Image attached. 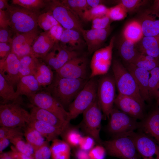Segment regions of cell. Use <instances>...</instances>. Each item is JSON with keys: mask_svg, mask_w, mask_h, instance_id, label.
<instances>
[{"mask_svg": "<svg viewBox=\"0 0 159 159\" xmlns=\"http://www.w3.org/2000/svg\"><path fill=\"white\" fill-rule=\"evenodd\" d=\"M87 81L61 77L56 73L52 83L45 87L46 91L64 107L69 105Z\"/></svg>", "mask_w": 159, "mask_h": 159, "instance_id": "cell-1", "label": "cell"}, {"mask_svg": "<svg viewBox=\"0 0 159 159\" xmlns=\"http://www.w3.org/2000/svg\"><path fill=\"white\" fill-rule=\"evenodd\" d=\"M112 69L118 94L132 97L145 105L134 77L125 67L118 60H115Z\"/></svg>", "mask_w": 159, "mask_h": 159, "instance_id": "cell-2", "label": "cell"}, {"mask_svg": "<svg viewBox=\"0 0 159 159\" xmlns=\"http://www.w3.org/2000/svg\"><path fill=\"white\" fill-rule=\"evenodd\" d=\"M6 10L9 19V26L17 33L28 32L37 28L40 13L9 4Z\"/></svg>", "mask_w": 159, "mask_h": 159, "instance_id": "cell-3", "label": "cell"}, {"mask_svg": "<svg viewBox=\"0 0 159 159\" xmlns=\"http://www.w3.org/2000/svg\"><path fill=\"white\" fill-rule=\"evenodd\" d=\"M21 102L2 103L0 105V126L24 128L31 119L30 112L22 107Z\"/></svg>", "mask_w": 159, "mask_h": 159, "instance_id": "cell-4", "label": "cell"}, {"mask_svg": "<svg viewBox=\"0 0 159 159\" xmlns=\"http://www.w3.org/2000/svg\"><path fill=\"white\" fill-rule=\"evenodd\" d=\"M102 145L111 156L121 159L140 158L132 139L126 133L115 135L112 139L103 142Z\"/></svg>", "mask_w": 159, "mask_h": 159, "instance_id": "cell-5", "label": "cell"}, {"mask_svg": "<svg viewBox=\"0 0 159 159\" xmlns=\"http://www.w3.org/2000/svg\"><path fill=\"white\" fill-rule=\"evenodd\" d=\"M98 81L90 78L69 105L70 120L76 117L89 107L97 99Z\"/></svg>", "mask_w": 159, "mask_h": 159, "instance_id": "cell-6", "label": "cell"}, {"mask_svg": "<svg viewBox=\"0 0 159 159\" xmlns=\"http://www.w3.org/2000/svg\"><path fill=\"white\" fill-rule=\"evenodd\" d=\"M49 11L64 29L77 30L81 34L83 29L81 20L70 8L57 0H49L46 11Z\"/></svg>", "mask_w": 159, "mask_h": 159, "instance_id": "cell-7", "label": "cell"}, {"mask_svg": "<svg viewBox=\"0 0 159 159\" xmlns=\"http://www.w3.org/2000/svg\"><path fill=\"white\" fill-rule=\"evenodd\" d=\"M116 85L113 77L105 75L98 81L97 98L105 116L109 118L116 98Z\"/></svg>", "mask_w": 159, "mask_h": 159, "instance_id": "cell-8", "label": "cell"}, {"mask_svg": "<svg viewBox=\"0 0 159 159\" xmlns=\"http://www.w3.org/2000/svg\"><path fill=\"white\" fill-rule=\"evenodd\" d=\"M28 98L31 104L52 113L64 122H70L68 112L48 92H39Z\"/></svg>", "mask_w": 159, "mask_h": 159, "instance_id": "cell-9", "label": "cell"}, {"mask_svg": "<svg viewBox=\"0 0 159 159\" xmlns=\"http://www.w3.org/2000/svg\"><path fill=\"white\" fill-rule=\"evenodd\" d=\"M102 110L97 98L94 102L83 112L82 126L87 135L102 145L100 138L101 123L102 118Z\"/></svg>", "mask_w": 159, "mask_h": 159, "instance_id": "cell-10", "label": "cell"}, {"mask_svg": "<svg viewBox=\"0 0 159 159\" xmlns=\"http://www.w3.org/2000/svg\"><path fill=\"white\" fill-rule=\"evenodd\" d=\"M108 130L115 136L134 131L140 127L137 120L121 111L113 108L110 116Z\"/></svg>", "mask_w": 159, "mask_h": 159, "instance_id": "cell-11", "label": "cell"}, {"mask_svg": "<svg viewBox=\"0 0 159 159\" xmlns=\"http://www.w3.org/2000/svg\"><path fill=\"white\" fill-rule=\"evenodd\" d=\"M114 41L113 37L107 46L94 53L90 62V78L106 74L108 72L111 65Z\"/></svg>", "mask_w": 159, "mask_h": 159, "instance_id": "cell-12", "label": "cell"}, {"mask_svg": "<svg viewBox=\"0 0 159 159\" xmlns=\"http://www.w3.org/2000/svg\"><path fill=\"white\" fill-rule=\"evenodd\" d=\"M132 139L138 152L142 157L159 159V146L151 137L143 132L126 133Z\"/></svg>", "mask_w": 159, "mask_h": 159, "instance_id": "cell-13", "label": "cell"}, {"mask_svg": "<svg viewBox=\"0 0 159 159\" xmlns=\"http://www.w3.org/2000/svg\"><path fill=\"white\" fill-rule=\"evenodd\" d=\"M40 34L37 28L28 32L17 34L12 42V52L19 59L26 56L32 55V45Z\"/></svg>", "mask_w": 159, "mask_h": 159, "instance_id": "cell-14", "label": "cell"}, {"mask_svg": "<svg viewBox=\"0 0 159 159\" xmlns=\"http://www.w3.org/2000/svg\"><path fill=\"white\" fill-rule=\"evenodd\" d=\"M77 56L76 52L67 50L60 45L59 42H55L52 49L42 59L52 69L56 71L71 59Z\"/></svg>", "mask_w": 159, "mask_h": 159, "instance_id": "cell-15", "label": "cell"}, {"mask_svg": "<svg viewBox=\"0 0 159 159\" xmlns=\"http://www.w3.org/2000/svg\"><path fill=\"white\" fill-rule=\"evenodd\" d=\"M87 67L86 58L77 56L69 61L56 72L62 77L86 79Z\"/></svg>", "mask_w": 159, "mask_h": 159, "instance_id": "cell-16", "label": "cell"}, {"mask_svg": "<svg viewBox=\"0 0 159 159\" xmlns=\"http://www.w3.org/2000/svg\"><path fill=\"white\" fill-rule=\"evenodd\" d=\"M114 104L118 109L137 120L144 118L145 105L132 97L118 94Z\"/></svg>", "mask_w": 159, "mask_h": 159, "instance_id": "cell-17", "label": "cell"}, {"mask_svg": "<svg viewBox=\"0 0 159 159\" xmlns=\"http://www.w3.org/2000/svg\"><path fill=\"white\" fill-rule=\"evenodd\" d=\"M20 59L13 53L6 58L0 59V73L13 87L20 80Z\"/></svg>", "mask_w": 159, "mask_h": 159, "instance_id": "cell-18", "label": "cell"}, {"mask_svg": "<svg viewBox=\"0 0 159 159\" xmlns=\"http://www.w3.org/2000/svg\"><path fill=\"white\" fill-rule=\"evenodd\" d=\"M109 27L103 29H83L82 31L81 34L89 54H92L100 49L109 34Z\"/></svg>", "mask_w": 159, "mask_h": 159, "instance_id": "cell-19", "label": "cell"}, {"mask_svg": "<svg viewBox=\"0 0 159 159\" xmlns=\"http://www.w3.org/2000/svg\"><path fill=\"white\" fill-rule=\"evenodd\" d=\"M125 67L134 77L140 95L144 101L151 100L148 88L149 72L135 66L132 63L126 64Z\"/></svg>", "mask_w": 159, "mask_h": 159, "instance_id": "cell-20", "label": "cell"}, {"mask_svg": "<svg viewBox=\"0 0 159 159\" xmlns=\"http://www.w3.org/2000/svg\"><path fill=\"white\" fill-rule=\"evenodd\" d=\"M139 20L144 36H158L159 35V14L152 10H146Z\"/></svg>", "mask_w": 159, "mask_h": 159, "instance_id": "cell-21", "label": "cell"}, {"mask_svg": "<svg viewBox=\"0 0 159 159\" xmlns=\"http://www.w3.org/2000/svg\"><path fill=\"white\" fill-rule=\"evenodd\" d=\"M30 114L34 119L47 122L64 130L69 125V123L64 122L52 113L32 104H30Z\"/></svg>", "mask_w": 159, "mask_h": 159, "instance_id": "cell-22", "label": "cell"}, {"mask_svg": "<svg viewBox=\"0 0 159 159\" xmlns=\"http://www.w3.org/2000/svg\"><path fill=\"white\" fill-rule=\"evenodd\" d=\"M55 42L49 31L40 33L32 45V55L42 59L52 49Z\"/></svg>", "mask_w": 159, "mask_h": 159, "instance_id": "cell-23", "label": "cell"}, {"mask_svg": "<svg viewBox=\"0 0 159 159\" xmlns=\"http://www.w3.org/2000/svg\"><path fill=\"white\" fill-rule=\"evenodd\" d=\"M81 34L76 30L64 29L59 42L60 44L69 51L76 52L81 49L85 43Z\"/></svg>", "mask_w": 159, "mask_h": 159, "instance_id": "cell-24", "label": "cell"}, {"mask_svg": "<svg viewBox=\"0 0 159 159\" xmlns=\"http://www.w3.org/2000/svg\"><path fill=\"white\" fill-rule=\"evenodd\" d=\"M144 132L151 137L159 146V108L152 111L140 123Z\"/></svg>", "mask_w": 159, "mask_h": 159, "instance_id": "cell-25", "label": "cell"}, {"mask_svg": "<svg viewBox=\"0 0 159 159\" xmlns=\"http://www.w3.org/2000/svg\"><path fill=\"white\" fill-rule=\"evenodd\" d=\"M41 87L33 75H29L21 77L16 85V91L18 97L22 95L28 98L39 92Z\"/></svg>", "mask_w": 159, "mask_h": 159, "instance_id": "cell-26", "label": "cell"}, {"mask_svg": "<svg viewBox=\"0 0 159 159\" xmlns=\"http://www.w3.org/2000/svg\"><path fill=\"white\" fill-rule=\"evenodd\" d=\"M28 125L39 132L48 142L52 141L64 131L44 121L31 119Z\"/></svg>", "mask_w": 159, "mask_h": 159, "instance_id": "cell-27", "label": "cell"}, {"mask_svg": "<svg viewBox=\"0 0 159 159\" xmlns=\"http://www.w3.org/2000/svg\"><path fill=\"white\" fill-rule=\"evenodd\" d=\"M34 75L40 87H45L52 83L54 77L52 69L39 59Z\"/></svg>", "mask_w": 159, "mask_h": 159, "instance_id": "cell-28", "label": "cell"}, {"mask_svg": "<svg viewBox=\"0 0 159 159\" xmlns=\"http://www.w3.org/2000/svg\"><path fill=\"white\" fill-rule=\"evenodd\" d=\"M138 51L156 59H159V37L144 36L142 39Z\"/></svg>", "mask_w": 159, "mask_h": 159, "instance_id": "cell-29", "label": "cell"}, {"mask_svg": "<svg viewBox=\"0 0 159 159\" xmlns=\"http://www.w3.org/2000/svg\"><path fill=\"white\" fill-rule=\"evenodd\" d=\"M52 141L50 146L52 159H70V146L68 144L57 138Z\"/></svg>", "mask_w": 159, "mask_h": 159, "instance_id": "cell-30", "label": "cell"}, {"mask_svg": "<svg viewBox=\"0 0 159 159\" xmlns=\"http://www.w3.org/2000/svg\"><path fill=\"white\" fill-rule=\"evenodd\" d=\"M0 96L3 100V103L19 102L21 100L16 95L14 87L10 84L0 73Z\"/></svg>", "mask_w": 159, "mask_h": 159, "instance_id": "cell-31", "label": "cell"}, {"mask_svg": "<svg viewBox=\"0 0 159 159\" xmlns=\"http://www.w3.org/2000/svg\"><path fill=\"white\" fill-rule=\"evenodd\" d=\"M24 136L34 150L41 147L47 141L39 132L28 125L24 128Z\"/></svg>", "mask_w": 159, "mask_h": 159, "instance_id": "cell-32", "label": "cell"}, {"mask_svg": "<svg viewBox=\"0 0 159 159\" xmlns=\"http://www.w3.org/2000/svg\"><path fill=\"white\" fill-rule=\"evenodd\" d=\"M39 59L32 55L26 56L20 59V79L24 76L34 75Z\"/></svg>", "mask_w": 159, "mask_h": 159, "instance_id": "cell-33", "label": "cell"}, {"mask_svg": "<svg viewBox=\"0 0 159 159\" xmlns=\"http://www.w3.org/2000/svg\"><path fill=\"white\" fill-rule=\"evenodd\" d=\"M135 44L125 39L120 46V54L126 64L132 63L140 53L135 47Z\"/></svg>", "mask_w": 159, "mask_h": 159, "instance_id": "cell-34", "label": "cell"}, {"mask_svg": "<svg viewBox=\"0 0 159 159\" xmlns=\"http://www.w3.org/2000/svg\"><path fill=\"white\" fill-rule=\"evenodd\" d=\"M125 39L134 43L143 38V34L141 25L137 21H133L125 27L123 32Z\"/></svg>", "mask_w": 159, "mask_h": 159, "instance_id": "cell-35", "label": "cell"}, {"mask_svg": "<svg viewBox=\"0 0 159 159\" xmlns=\"http://www.w3.org/2000/svg\"><path fill=\"white\" fill-rule=\"evenodd\" d=\"M131 63L150 72L159 66V59L140 53Z\"/></svg>", "mask_w": 159, "mask_h": 159, "instance_id": "cell-36", "label": "cell"}, {"mask_svg": "<svg viewBox=\"0 0 159 159\" xmlns=\"http://www.w3.org/2000/svg\"><path fill=\"white\" fill-rule=\"evenodd\" d=\"M49 0H12V4L40 13L41 9L46 10Z\"/></svg>", "mask_w": 159, "mask_h": 159, "instance_id": "cell-37", "label": "cell"}, {"mask_svg": "<svg viewBox=\"0 0 159 159\" xmlns=\"http://www.w3.org/2000/svg\"><path fill=\"white\" fill-rule=\"evenodd\" d=\"M62 4L75 12L81 20L85 11L90 8L87 0H63L60 1Z\"/></svg>", "mask_w": 159, "mask_h": 159, "instance_id": "cell-38", "label": "cell"}, {"mask_svg": "<svg viewBox=\"0 0 159 159\" xmlns=\"http://www.w3.org/2000/svg\"><path fill=\"white\" fill-rule=\"evenodd\" d=\"M60 135L63 140L70 147H74L78 146L80 140L82 136L77 129L69 128V125L63 131Z\"/></svg>", "mask_w": 159, "mask_h": 159, "instance_id": "cell-39", "label": "cell"}, {"mask_svg": "<svg viewBox=\"0 0 159 159\" xmlns=\"http://www.w3.org/2000/svg\"><path fill=\"white\" fill-rule=\"evenodd\" d=\"M149 72L151 76L148 83L149 94L151 100L155 99L159 92V66Z\"/></svg>", "mask_w": 159, "mask_h": 159, "instance_id": "cell-40", "label": "cell"}, {"mask_svg": "<svg viewBox=\"0 0 159 159\" xmlns=\"http://www.w3.org/2000/svg\"><path fill=\"white\" fill-rule=\"evenodd\" d=\"M23 137H14L10 139V141L16 149L19 152L33 158L34 150L32 147L23 138Z\"/></svg>", "mask_w": 159, "mask_h": 159, "instance_id": "cell-41", "label": "cell"}, {"mask_svg": "<svg viewBox=\"0 0 159 159\" xmlns=\"http://www.w3.org/2000/svg\"><path fill=\"white\" fill-rule=\"evenodd\" d=\"M108 8L103 4L91 8L85 11L81 20L85 21H92L93 19L106 15Z\"/></svg>", "mask_w": 159, "mask_h": 159, "instance_id": "cell-42", "label": "cell"}, {"mask_svg": "<svg viewBox=\"0 0 159 159\" xmlns=\"http://www.w3.org/2000/svg\"><path fill=\"white\" fill-rule=\"evenodd\" d=\"M37 22L38 26L45 31H49L53 26L59 24L48 11L39 14Z\"/></svg>", "mask_w": 159, "mask_h": 159, "instance_id": "cell-43", "label": "cell"}, {"mask_svg": "<svg viewBox=\"0 0 159 159\" xmlns=\"http://www.w3.org/2000/svg\"><path fill=\"white\" fill-rule=\"evenodd\" d=\"M24 128L20 127L0 126V140L6 138L10 140L14 137L24 136Z\"/></svg>", "mask_w": 159, "mask_h": 159, "instance_id": "cell-44", "label": "cell"}, {"mask_svg": "<svg viewBox=\"0 0 159 159\" xmlns=\"http://www.w3.org/2000/svg\"><path fill=\"white\" fill-rule=\"evenodd\" d=\"M127 11L120 4L108 8L106 15L113 21H119L124 19L127 16Z\"/></svg>", "mask_w": 159, "mask_h": 159, "instance_id": "cell-45", "label": "cell"}, {"mask_svg": "<svg viewBox=\"0 0 159 159\" xmlns=\"http://www.w3.org/2000/svg\"><path fill=\"white\" fill-rule=\"evenodd\" d=\"M146 2L145 0H122L120 1L119 3L128 12L135 11L143 5Z\"/></svg>", "mask_w": 159, "mask_h": 159, "instance_id": "cell-46", "label": "cell"}, {"mask_svg": "<svg viewBox=\"0 0 159 159\" xmlns=\"http://www.w3.org/2000/svg\"><path fill=\"white\" fill-rule=\"evenodd\" d=\"M17 34L10 26L0 28V42L12 43L14 38Z\"/></svg>", "mask_w": 159, "mask_h": 159, "instance_id": "cell-47", "label": "cell"}, {"mask_svg": "<svg viewBox=\"0 0 159 159\" xmlns=\"http://www.w3.org/2000/svg\"><path fill=\"white\" fill-rule=\"evenodd\" d=\"M110 19L106 15L103 16L96 18L92 21L91 29H103L109 27Z\"/></svg>", "mask_w": 159, "mask_h": 159, "instance_id": "cell-48", "label": "cell"}, {"mask_svg": "<svg viewBox=\"0 0 159 159\" xmlns=\"http://www.w3.org/2000/svg\"><path fill=\"white\" fill-rule=\"evenodd\" d=\"M88 153L90 159H105L107 152L104 147L100 145L94 147Z\"/></svg>", "mask_w": 159, "mask_h": 159, "instance_id": "cell-49", "label": "cell"}, {"mask_svg": "<svg viewBox=\"0 0 159 159\" xmlns=\"http://www.w3.org/2000/svg\"><path fill=\"white\" fill-rule=\"evenodd\" d=\"M95 140L89 136H82L79 142L80 149L86 151H89L94 147Z\"/></svg>", "mask_w": 159, "mask_h": 159, "instance_id": "cell-50", "label": "cell"}, {"mask_svg": "<svg viewBox=\"0 0 159 159\" xmlns=\"http://www.w3.org/2000/svg\"><path fill=\"white\" fill-rule=\"evenodd\" d=\"M64 28L60 24L56 25L49 31V33L56 42H59Z\"/></svg>", "mask_w": 159, "mask_h": 159, "instance_id": "cell-51", "label": "cell"}, {"mask_svg": "<svg viewBox=\"0 0 159 159\" xmlns=\"http://www.w3.org/2000/svg\"><path fill=\"white\" fill-rule=\"evenodd\" d=\"M12 52L11 43L0 42V59L6 58Z\"/></svg>", "mask_w": 159, "mask_h": 159, "instance_id": "cell-52", "label": "cell"}, {"mask_svg": "<svg viewBox=\"0 0 159 159\" xmlns=\"http://www.w3.org/2000/svg\"><path fill=\"white\" fill-rule=\"evenodd\" d=\"M10 20L7 11L0 9V28L9 26Z\"/></svg>", "mask_w": 159, "mask_h": 159, "instance_id": "cell-53", "label": "cell"}, {"mask_svg": "<svg viewBox=\"0 0 159 159\" xmlns=\"http://www.w3.org/2000/svg\"><path fill=\"white\" fill-rule=\"evenodd\" d=\"M11 152L14 157H17L19 159H34L31 156L21 153L17 151L14 146H11Z\"/></svg>", "mask_w": 159, "mask_h": 159, "instance_id": "cell-54", "label": "cell"}, {"mask_svg": "<svg viewBox=\"0 0 159 159\" xmlns=\"http://www.w3.org/2000/svg\"><path fill=\"white\" fill-rule=\"evenodd\" d=\"M75 155L77 159H90L88 153L80 149L77 150Z\"/></svg>", "mask_w": 159, "mask_h": 159, "instance_id": "cell-55", "label": "cell"}, {"mask_svg": "<svg viewBox=\"0 0 159 159\" xmlns=\"http://www.w3.org/2000/svg\"><path fill=\"white\" fill-rule=\"evenodd\" d=\"M10 142L9 139L4 138L0 140V153L3 152L5 149L9 145Z\"/></svg>", "mask_w": 159, "mask_h": 159, "instance_id": "cell-56", "label": "cell"}, {"mask_svg": "<svg viewBox=\"0 0 159 159\" xmlns=\"http://www.w3.org/2000/svg\"><path fill=\"white\" fill-rule=\"evenodd\" d=\"M87 4L90 8L94 7L101 4H103V1L99 0H87Z\"/></svg>", "mask_w": 159, "mask_h": 159, "instance_id": "cell-57", "label": "cell"}, {"mask_svg": "<svg viewBox=\"0 0 159 159\" xmlns=\"http://www.w3.org/2000/svg\"><path fill=\"white\" fill-rule=\"evenodd\" d=\"M0 159H14L11 151L2 153L0 154Z\"/></svg>", "mask_w": 159, "mask_h": 159, "instance_id": "cell-58", "label": "cell"}, {"mask_svg": "<svg viewBox=\"0 0 159 159\" xmlns=\"http://www.w3.org/2000/svg\"><path fill=\"white\" fill-rule=\"evenodd\" d=\"M9 4L8 1L6 0H0V9L4 10L6 9Z\"/></svg>", "mask_w": 159, "mask_h": 159, "instance_id": "cell-59", "label": "cell"}, {"mask_svg": "<svg viewBox=\"0 0 159 159\" xmlns=\"http://www.w3.org/2000/svg\"><path fill=\"white\" fill-rule=\"evenodd\" d=\"M152 9L159 14V0L155 1Z\"/></svg>", "mask_w": 159, "mask_h": 159, "instance_id": "cell-60", "label": "cell"}, {"mask_svg": "<svg viewBox=\"0 0 159 159\" xmlns=\"http://www.w3.org/2000/svg\"><path fill=\"white\" fill-rule=\"evenodd\" d=\"M155 100L156 101V107H158L159 106V92Z\"/></svg>", "mask_w": 159, "mask_h": 159, "instance_id": "cell-61", "label": "cell"}, {"mask_svg": "<svg viewBox=\"0 0 159 159\" xmlns=\"http://www.w3.org/2000/svg\"><path fill=\"white\" fill-rule=\"evenodd\" d=\"M143 158V159H155V158H153V157H150V158L144 157Z\"/></svg>", "mask_w": 159, "mask_h": 159, "instance_id": "cell-62", "label": "cell"}, {"mask_svg": "<svg viewBox=\"0 0 159 159\" xmlns=\"http://www.w3.org/2000/svg\"><path fill=\"white\" fill-rule=\"evenodd\" d=\"M13 157L14 158V159H19V158H17V157Z\"/></svg>", "mask_w": 159, "mask_h": 159, "instance_id": "cell-63", "label": "cell"}, {"mask_svg": "<svg viewBox=\"0 0 159 159\" xmlns=\"http://www.w3.org/2000/svg\"><path fill=\"white\" fill-rule=\"evenodd\" d=\"M158 37H159V35L158 36Z\"/></svg>", "mask_w": 159, "mask_h": 159, "instance_id": "cell-64", "label": "cell"}]
</instances>
